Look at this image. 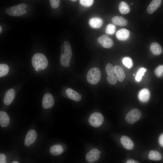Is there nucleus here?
I'll return each mask as SVG.
<instances>
[{"label":"nucleus","mask_w":163,"mask_h":163,"mask_svg":"<svg viewBox=\"0 0 163 163\" xmlns=\"http://www.w3.org/2000/svg\"><path fill=\"white\" fill-rule=\"evenodd\" d=\"M32 63L35 68L43 70L47 66L48 62L46 56L41 53L35 54L32 58Z\"/></svg>","instance_id":"nucleus-1"},{"label":"nucleus","mask_w":163,"mask_h":163,"mask_svg":"<svg viewBox=\"0 0 163 163\" xmlns=\"http://www.w3.org/2000/svg\"><path fill=\"white\" fill-rule=\"evenodd\" d=\"M27 7L25 4H21L7 8L5 10V12L7 14L10 16H21L26 13L25 9Z\"/></svg>","instance_id":"nucleus-2"},{"label":"nucleus","mask_w":163,"mask_h":163,"mask_svg":"<svg viewBox=\"0 0 163 163\" xmlns=\"http://www.w3.org/2000/svg\"><path fill=\"white\" fill-rule=\"evenodd\" d=\"M101 75V71L97 67L92 68L88 72L87 80L90 84L95 85L100 80Z\"/></svg>","instance_id":"nucleus-3"},{"label":"nucleus","mask_w":163,"mask_h":163,"mask_svg":"<svg viewBox=\"0 0 163 163\" xmlns=\"http://www.w3.org/2000/svg\"><path fill=\"white\" fill-rule=\"evenodd\" d=\"M141 113L137 108H133L126 115L125 120L129 124H133L138 121L141 118Z\"/></svg>","instance_id":"nucleus-4"},{"label":"nucleus","mask_w":163,"mask_h":163,"mask_svg":"<svg viewBox=\"0 0 163 163\" xmlns=\"http://www.w3.org/2000/svg\"><path fill=\"white\" fill-rule=\"evenodd\" d=\"M88 121L91 126L94 127H98L100 126L103 123L104 117L101 113L95 112L90 115Z\"/></svg>","instance_id":"nucleus-5"},{"label":"nucleus","mask_w":163,"mask_h":163,"mask_svg":"<svg viewBox=\"0 0 163 163\" xmlns=\"http://www.w3.org/2000/svg\"><path fill=\"white\" fill-rule=\"evenodd\" d=\"M101 152L96 149H93L86 155V159L88 163H92L96 161L99 158Z\"/></svg>","instance_id":"nucleus-6"},{"label":"nucleus","mask_w":163,"mask_h":163,"mask_svg":"<svg viewBox=\"0 0 163 163\" xmlns=\"http://www.w3.org/2000/svg\"><path fill=\"white\" fill-rule=\"evenodd\" d=\"M54 104V99L52 95L50 94L47 93L43 96L42 106L43 108L48 109L51 108Z\"/></svg>","instance_id":"nucleus-7"},{"label":"nucleus","mask_w":163,"mask_h":163,"mask_svg":"<svg viewBox=\"0 0 163 163\" xmlns=\"http://www.w3.org/2000/svg\"><path fill=\"white\" fill-rule=\"evenodd\" d=\"M97 41L103 47L106 48H109L113 45L112 40L107 36L103 35L97 38Z\"/></svg>","instance_id":"nucleus-8"},{"label":"nucleus","mask_w":163,"mask_h":163,"mask_svg":"<svg viewBox=\"0 0 163 163\" xmlns=\"http://www.w3.org/2000/svg\"><path fill=\"white\" fill-rule=\"evenodd\" d=\"M37 137V133L33 129L29 130L27 132L25 137L24 144L27 147L29 146L31 144L33 143Z\"/></svg>","instance_id":"nucleus-9"},{"label":"nucleus","mask_w":163,"mask_h":163,"mask_svg":"<svg viewBox=\"0 0 163 163\" xmlns=\"http://www.w3.org/2000/svg\"><path fill=\"white\" fill-rule=\"evenodd\" d=\"M66 92L69 98L75 101L78 102L82 99L81 95L72 89L68 88L66 90Z\"/></svg>","instance_id":"nucleus-10"},{"label":"nucleus","mask_w":163,"mask_h":163,"mask_svg":"<svg viewBox=\"0 0 163 163\" xmlns=\"http://www.w3.org/2000/svg\"><path fill=\"white\" fill-rule=\"evenodd\" d=\"M15 95V92L13 89H10L5 93L3 99L5 104L8 105L11 104L13 101Z\"/></svg>","instance_id":"nucleus-11"},{"label":"nucleus","mask_w":163,"mask_h":163,"mask_svg":"<svg viewBox=\"0 0 163 163\" xmlns=\"http://www.w3.org/2000/svg\"><path fill=\"white\" fill-rule=\"evenodd\" d=\"M120 142L123 147L127 150H131L134 148L133 142L130 138L127 136H124L121 137Z\"/></svg>","instance_id":"nucleus-12"},{"label":"nucleus","mask_w":163,"mask_h":163,"mask_svg":"<svg viewBox=\"0 0 163 163\" xmlns=\"http://www.w3.org/2000/svg\"><path fill=\"white\" fill-rule=\"evenodd\" d=\"M161 0H153L148 5L147 11L150 14L153 13L159 7Z\"/></svg>","instance_id":"nucleus-13"},{"label":"nucleus","mask_w":163,"mask_h":163,"mask_svg":"<svg viewBox=\"0 0 163 163\" xmlns=\"http://www.w3.org/2000/svg\"><path fill=\"white\" fill-rule=\"evenodd\" d=\"M116 36L119 40L122 41L125 40H127L129 37V32L126 29H121L117 32Z\"/></svg>","instance_id":"nucleus-14"},{"label":"nucleus","mask_w":163,"mask_h":163,"mask_svg":"<svg viewBox=\"0 0 163 163\" xmlns=\"http://www.w3.org/2000/svg\"><path fill=\"white\" fill-rule=\"evenodd\" d=\"M150 93L149 90L146 88L141 90L138 94V98L139 101L142 102H145L149 100Z\"/></svg>","instance_id":"nucleus-15"},{"label":"nucleus","mask_w":163,"mask_h":163,"mask_svg":"<svg viewBox=\"0 0 163 163\" xmlns=\"http://www.w3.org/2000/svg\"><path fill=\"white\" fill-rule=\"evenodd\" d=\"M114 74L117 79L120 82L123 81L125 77V75L123 69L119 66L114 67Z\"/></svg>","instance_id":"nucleus-16"},{"label":"nucleus","mask_w":163,"mask_h":163,"mask_svg":"<svg viewBox=\"0 0 163 163\" xmlns=\"http://www.w3.org/2000/svg\"><path fill=\"white\" fill-rule=\"evenodd\" d=\"M9 117L7 113L4 111H0V126L3 127H6L9 124Z\"/></svg>","instance_id":"nucleus-17"},{"label":"nucleus","mask_w":163,"mask_h":163,"mask_svg":"<svg viewBox=\"0 0 163 163\" xmlns=\"http://www.w3.org/2000/svg\"><path fill=\"white\" fill-rule=\"evenodd\" d=\"M111 20L113 23L117 25L125 26L128 24L127 20L121 16H114L112 18Z\"/></svg>","instance_id":"nucleus-18"},{"label":"nucleus","mask_w":163,"mask_h":163,"mask_svg":"<svg viewBox=\"0 0 163 163\" xmlns=\"http://www.w3.org/2000/svg\"><path fill=\"white\" fill-rule=\"evenodd\" d=\"M89 24L90 26L93 28H99L103 24L102 19L98 18H93L90 19Z\"/></svg>","instance_id":"nucleus-19"},{"label":"nucleus","mask_w":163,"mask_h":163,"mask_svg":"<svg viewBox=\"0 0 163 163\" xmlns=\"http://www.w3.org/2000/svg\"><path fill=\"white\" fill-rule=\"evenodd\" d=\"M64 47V55L65 57L69 62L72 56V51L71 46L68 41H65L63 44Z\"/></svg>","instance_id":"nucleus-20"},{"label":"nucleus","mask_w":163,"mask_h":163,"mask_svg":"<svg viewBox=\"0 0 163 163\" xmlns=\"http://www.w3.org/2000/svg\"><path fill=\"white\" fill-rule=\"evenodd\" d=\"M150 48L151 52L155 55H159L162 52L161 47L157 43L154 42L152 43L150 46Z\"/></svg>","instance_id":"nucleus-21"},{"label":"nucleus","mask_w":163,"mask_h":163,"mask_svg":"<svg viewBox=\"0 0 163 163\" xmlns=\"http://www.w3.org/2000/svg\"><path fill=\"white\" fill-rule=\"evenodd\" d=\"M63 151L62 147L60 145H56L52 146L50 149V152L53 155H58L61 154Z\"/></svg>","instance_id":"nucleus-22"},{"label":"nucleus","mask_w":163,"mask_h":163,"mask_svg":"<svg viewBox=\"0 0 163 163\" xmlns=\"http://www.w3.org/2000/svg\"><path fill=\"white\" fill-rule=\"evenodd\" d=\"M148 158L150 160L159 161L161 159L162 155L158 152L156 150H152L149 152Z\"/></svg>","instance_id":"nucleus-23"},{"label":"nucleus","mask_w":163,"mask_h":163,"mask_svg":"<svg viewBox=\"0 0 163 163\" xmlns=\"http://www.w3.org/2000/svg\"><path fill=\"white\" fill-rule=\"evenodd\" d=\"M119 9L120 12L122 14H126L130 11V8L128 5L125 2H121L119 3Z\"/></svg>","instance_id":"nucleus-24"},{"label":"nucleus","mask_w":163,"mask_h":163,"mask_svg":"<svg viewBox=\"0 0 163 163\" xmlns=\"http://www.w3.org/2000/svg\"><path fill=\"white\" fill-rule=\"evenodd\" d=\"M9 70L8 66L6 64L0 65V77L4 76L7 74Z\"/></svg>","instance_id":"nucleus-25"},{"label":"nucleus","mask_w":163,"mask_h":163,"mask_svg":"<svg viewBox=\"0 0 163 163\" xmlns=\"http://www.w3.org/2000/svg\"><path fill=\"white\" fill-rule=\"evenodd\" d=\"M116 28L115 26L112 24H108L106 28V34L109 35H113L115 32Z\"/></svg>","instance_id":"nucleus-26"},{"label":"nucleus","mask_w":163,"mask_h":163,"mask_svg":"<svg viewBox=\"0 0 163 163\" xmlns=\"http://www.w3.org/2000/svg\"><path fill=\"white\" fill-rule=\"evenodd\" d=\"M146 71L144 68H142L139 69L137 72L135 77V80L137 82H139L141 80L142 77L144 75V74Z\"/></svg>","instance_id":"nucleus-27"},{"label":"nucleus","mask_w":163,"mask_h":163,"mask_svg":"<svg viewBox=\"0 0 163 163\" xmlns=\"http://www.w3.org/2000/svg\"><path fill=\"white\" fill-rule=\"evenodd\" d=\"M123 63L128 68H131L133 66V63L131 59L129 57H124L122 60Z\"/></svg>","instance_id":"nucleus-28"},{"label":"nucleus","mask_w":163,"mask_h":163,"mask_svg":"<svg viewBox=\"0 0 163 163\" xmlns=\"http://www.w3.org/2000/svg\"><path fill=\"white\" fill-rule=\"evenodd\" d=\"M105 70L108 75H114V68L110 63L107 64L106 66Z\"/></svg>","instance_id":"nucleus-29"},{"label":"nucleus","mask_w":163,"mask_h":163,"mask_svg":"<svg viewBox=\"0 0 163 163\" xmlns=\"http://www.w3.org/2000/svg\"><path fill=\"white\" fill-rule=\"evenodd\" d=\"M60 62L61 64L63 66L68 67L69 66L70 62L65 57L63 53L61 55Z\"/></svg>","instance_id":"nucleus-30"},{"label":"nucleus","mask_w":163,"mask_h":163,"mask_svg":"<svg viewBox=\"0 0 163 163\" xmlns=\"http://www.w3.org/2000/svg\"><path fill=\"white\" fill-rule=\"evenodd\" d=\"M155 75L158 77H160L163 74V65H160L154 70Z\"/></svg>","instance_id":"nucleus-31"},{"label":"nucleus","mask_w":163,"mask_h":163,"mask_svg":"<svg viewBox=\"0 0 163 163\" xmlns=\"http://www.w3.org/2000/svg\"><path fill=\"white\" fill-rule=\"evenodd\" d=\"M107 79L108 83L111 85H115L117 82V78L114 75H108Z\"/></svg>","instance_id":"nucleus-32"},{"label":"nucleus","mask_w":163,"mask_h":163,"mask_svg":"<svg viewBox=\"0 0 163 163\" xmlns=\"http://www.w3.org/2000/svg\"><path fill=\"white\" fill-rule=\"evenodd\" d=\"M79 2L80 4L82 6L88 7L92 5L94 0H80Z\"/></svg>","instance_id":"nucleus-33"},{"label":"nucleus","mask_w":163,"mask_h":163,"mask_svg":"<svg viewBox=\"0 0 163 163\" xmlns=\"http://www.w3.org/2000/svg\"><path fill=\"white\" fill-rule=\"evenodd\" d=\"M60 0H49L51 7L53 8H57L59 5Z\"/></svg>","instance_id":"nucleus-34"},{"label":"nucleus","mask_w":163,"mask_h":163,"mask_svg":"<svg viewBox=\"0 0 163 163\" xmlns=\"http://www.w3.org/2000/svg\"><path fill=\"white\" fill-rule=\"evenodd\" d=\"M6 157L5 155L2 153L0 154V163H6Z\"/></svg>","instance_id":"nucleus-35"},{"label":"nucleus","mask_w":163,"mask_h":163,"mask_svg":"<svg viewBox=\"0 0 163 163\" xmlns=\"http://www.w3.org/2000/svg\"><path fill=\"white\" fill-rule=\"evenodd\" d=\"M159 142L160 145L163 147V134L161 135L159 137Z\"/></svg>","instance_id":"nucleus-36"},{"label":"nucleus","mask_w":163,"mask_h":163,"mask_svg":"<svg viewBox=\"0 0 163 163\" xmlns=\"http://www.w3.org/2000/svg\"><path fill=\"white\" fill-rule=\"evenodd\" d=\"M127 163H139L138 161L133 159H129L126 162Z\"/></svg>","instance_id":"nucleus-37"},{"label":"nucleus","mask_w":163,"mask_h":163,"mask_svg":"<svg viewBox=\"0 0 163 163\" xmlns=\"http://www.w3.org/2000/svg\"><path fill=\"white\" fill-rule=\"evenodd\" d=\"M40 69H38V68H35V70L36 71H38Z\"/></svg>","instance_id":"nucleus-38"},{"label":"nucleus","mask_w":163,"mask_h":163,"mask_svg":"<svg viewBox=\"0 0 163 163\" xmlns=\"http://www.w3.org/2000/svg\"><path fill=\"white\" fill-rule=\"evenodd\" d=\"M19 162L17 161H14L12 162V163H18Z\"/></svg>","instance_id":"nucleus-39"},{"label":"nucleus","mask_w":163,"mask_h":163,"mask_svg":"<svg viewBox=\"0 0 163 163\" xmlns=\"http://www.w3.org/2000/svg\"><path fill=\"white\" fill-rule=\"evenodd\" d=\"M2 30V27H1L0 26V33H1V32Z\"/></svg>","instance_id":"nucleus-40"},{"label":"nucleus","mask_w":163,"mask_h":163,"mask_svg":"<svg viewBox=\"0 0 163 163\" xmlns=\"http://www.w3.org/2000/svg\"><path fill=\"white\" fill-rule=\"evenodd\" d=\"M70 0L73 2H75L77 0Z\"/></svg>","instance_id":"nucleus-41"}]
</instances>
